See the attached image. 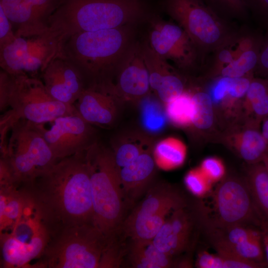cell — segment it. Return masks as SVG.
I'll return each mask as SVG.
<instances>
[{
  "instance_id": "6da1fadb",
  "label": "cell",
  "mask_w": 268,
  "mask_h": 268,
  "mask_svg": "<svg viewBox=\"0 0 268 268\" xmlns=\"http://www.w3.org/2000/svg\"><path fill=\"white\" fill-rule=\"evenodd\" d=\"M86 152L60 159L19 185L51 234L70 226L93 224Z\"/></svg>"
},
{
  "instance_id": "7a4b0ae2",
  "label": "cell",
  "mask_w": 268,
  "mask_h": 268,
  "mask_svg": "<svg viewBox=\"0 0 268 268\" xmlns=\"http://www.w3.org/2000/svg\"><path fill=\"white\" fill-rule=\"evenodd\" d=\"M143 24L80 32L62 41L58 55L72 63L87 87L109 88Z\"/></svg>"
},
{
  "instance_id": "3957f363",
  "label": "cell",
  "mask_w": 268,
  "mask_h": 268,
  "mask_svg": "<svg viewBox=\"0 0 268 268\" xmlns=\"http://www.w3.org/2000/svg\"><path fill=\"white\" fill-rule=\"evenodd\" d=\"M158 11L157 0H61L48 27L62 41L80 32L143 24Z\"/></svg>"
},
{
  "instance_id": "277c9868",
  "label": "cell",
  "mask_w": 268,
  "mask_h": 268,
  "mask_svg": "<svg viewBox=\"0 0 268 268\" xmlns=\"http://www.w3.org/2000/svg\"><path fill=\"white\" fill-rule=\"evenodd\" d=\"M8 108L0 121L10 125L19 119L44 125L60 117L78 114L74 105L54 99L38 77L11 75L1 69L0 110Z\"/></svg>"
},
{
  "instance_id": "5b68a950",
  "label": "cell",
  "mask_w": 268,
  "mask_h": 268,
  "mask_svg": "<svg viewBox=\"0 0 268 268\" xmlns=\"http://www.w3.org/2000/svg\"><path fill=\"white\" fill-rule=\"evenodd\" d=\"M86 155L91 170L93 224L110 241L121 227L125 208L120 168L111 148L99 142Z\"/></svg>"
},
{
  "instance_id": "8992f818",
  "label": "cell",
  "mask_w": 268,
  "mask_h": 268,
  "mask_svg": "<svg viewBox=\"0 0 268 268\" xmlns=\"http://www.w3.org/2000/svg\"><path fill=\"white\" fill-rule=\"evenodd\" d=\"M109 244L92 224L68 227L51 235L39 261L31 268H103Z\"/></svg>"
},
{
  "instance_id": "52a82bcc",
  "label": "cell",
  "mask_w": 268,
  "mask_h": 268,
  "mask_svg": "<svg viewBox=\"0 0 268 268\" xmlns=\"http://www.w3.org/2000/svg\"><path fill=\"white\" fill-rule=\"evenodd\" d=\"M160 10L181 26L207 57L238 31L201 0H158Z\"/></svg>"
},
{
  "instance_id": "ba28073f",
  "label": "cell",
  "mask_w": 268,
  "mask_h": 268,
  "mask_svg": "<svg viewBox=\"0 0 268 268\" xmlns=\"http://www.w3.org/2000/svg\"><path fill=\"white\" fill-rule=\"evenodd\" d=\"M43 125L24 119L11 126L4 158L19 186L57 161L44 135Z\"/></svg>"
},
{
  "instance_id": "9c48e42d",
  "label": "cell",
  "mask_w": 268,
  "mask_h": 268,
  "mask_svg": "<svg viewBox=\"0 0 268 268\" xmlns=\"http://www.w3.org/2000/svg\"><path fill=\"white\" fill-rule=\"evenodd\" d=\"M9 230L0 233L1 266L30 268L29 263L44 252L51 234L29 200L22 216Z\"/></svg>"
},
{
  "instance_id": "30bf717a",
  "label": "cell",
  "mask_w": 268,
  "mask_h": 268,
  "mask_svg": "<svg viewBox=\"0 0 268 268\" xmlns=\"http://www.w3.org/2000/svg\"><path fill=\"white\" fill-rule=\"evenodd\" d=\"M161 13H153L144 23L142 34L150 47L183 73L202 68L207 57L181 26L163 19Z\"/></svg>"
},
{
  "instance_id": "8fae6325",
  "label": "cell",
  "mask_w": 268,
  "mask_h": 268,
  "mask_svg": "<svg viewBox=\"0 0 268 268\" xmlns=\"http://www.w3.org/2000/svg\"><path fill=\"white\" fill-rule=\"evenodd\" d=\"M61 41L48 29L32 36H18L0 48V66L11 75L37 77L58 55Z\"/></svg>"
},
{
  "instance_id": "7c38bea8",
  "label": "cell",
  "mask_w": 268,
  "mask_h": 268,
  "mask_svg": "<svg viewBox=\"0 0 268 268\" xmlns=\"http://www.w3.org/2000/svg\"><path fill=\"white\" fill-rule=\"evenodd\" d=\"M215 219H204L209 225L224 227L234 225H247L255 221L258 211L247 181L235 178L223 180L214 193Z\"/></svg>"
},
{
  "instance_id": "4fadbf2b",
  "label": "cell",
  "mask_w": 268,
  "mask_h": 268,
  "mask_svg": "<svg viewBox=\"0 0 268 268\" xmlns=\"http://www.w3.org/2000/svg\"><path fill=\"white\" fill-rule=\"evenodd\" d=\"M44 135L55 159L85 152L98 142V134L93 125L79 114L59 117Z\"/></svg>"
},
{
  "instance_id": "5bb4252c",
  "label": "cell",
  "mask_w": 268,
  "mask_h": 268,
  "mask_svg": "<svg viewBox=\"0 0 268 268\" xmlns=\"http://www.w3.org/2000/svg\"><path fill=\"white\" fill-rule=\"evenodd\" d=\"M107 91L121 103H137L151 92L142 54L141 34L130 49Z\"/></svg>"
},
{
  "instance_id": "9a60e30c",
  "label": "cell",
  "mask_w": 268,
  "mask_h": 268,
  "mask_svg": "<svg viewBox=\"0 0 268 268\" xmlns=\"http://www.w3.org/2000/svg\"><path fill=\"white\" fill-rule=\"evenodd\" d=\"M41 76L50 94L56 100L69 105H74L87 87L80 71L59 55L45 68Z\"/></svg>"
},
{
  "instance_id": "2e32d148",
  "label": "cell",
  "mask_w": 268,
  "mask_h": 268,
  "mask_svg": "<svg viewBox=\"0 0 268 268\" xmlns=\"http://www.w3.org/2000/svg\"><path fill=\"white\" fill-rule=\"evenodd\" d=\"M121 103L112 94L97 87H87L74 104L78 114L92 125L107 128L117 120Z\"/></svg>"
},
{
  "instance_id": "e0dca14e",
  "label": "cell",
  "mask_w": 268,
  "mask_h": 268,
  "mask_svg": "<svg viewBox=\"0 0 268 268\" xmlns=\"http://www.w3.org/2000/svg\"><path fill=\"white\" fill-rule=\"evenodd\" d=\"M0 7L11 22L16 37L39 35L48 28L50 16L31 0H0Z\"/></svg>"
},
{
  "instance_id": "ac0fdd59",
  "label": "cell",
  "mask_w": 268,
  "mask_h": 268,
  "mask_svg": "<svg viewBox=\"0 0 268 268\" xmlns=\"http://www.w3.org/2000/svg\"><path fill=\"white\" fill-rule=\"evenodd\" d=\"M152 149L143 152L134 162L120 168V178L125 202H134L151 187L157 167Z\"/></svg>"
},
{
  "instance_id": "d6986e66",
  "label": "cell",
  "mask_w": 268,
  "mask_h": 268,
  "mask_svg": "<svg viewBox=\"0 0 268 268\" xmlns=\"http://www.w3.org/2000/svg\"><path fill=\"white\" fill-rule=\"evenodd\" d=\"M187 205L186 199L179 191L168 184L160 183L150 188L145 198L131 214L166 217L171 212Z\"/></svg>"
},
{
  "instance_id": "ffe728a7",
  "label": "cell",
  "mask_w": 268,
  "mask_h": 268,
  "mask_svg": "<svg viewBox=\"0 0 268 268\" xmlns=\"http://www.w3.org/2000/svg\"><path fill=\"white\" fill-rule=\"evenodd\" d=\"M111 142L114 159L120 168L132 163L154 146L149 136L136 133L120 134L114 137Z\"/></svg>"
},
{
  "instance_id": "44dd1931",
  "label": "cell",
  "mask_w": 268,
  "mask_h": 268,
  "mask_svg": "<svg viewBox=\"0 0 268 268\" xmlns=\"http://www.w3.org/2000/svg\"><path fill=\"white\" fill-rule=\"evenodd\" d=\"M0 233L11 228L22 216L27 197L20 187L14 184H0Z\"/></svg>"
},
{
  "instance_id": "7402d4cb",
  "label": "cell",
  "mask_w": 268,
  "mask_h": 268,
  "mask_svg": "<svg viewBox=\"0 0 268 268\" xmlns=\"http://www.w3.org/2000/svg\"><path fill=\"white\" fill-rule=\"evenodd\" d=\"M152 154L156 166L169 171L183 165L186 157V147L180 139L169 137L158 142L153 147Z\"/></svg>"
},
{
  "instance_id": "603a6c76",
  "label": "cell",
  "mask_w": 268,
  "mask_h": 268,
  "mask_svg": "<svg viewBox=\"0 0 268 268\" xmlns=\"http://www.w3.org/2000/svg\"><path fill=\"white\" fill-rule=\"evenodd\" d=\"M130 260L134 268H164L173 265L172 257L157 249L150 242L146 244L132 243Z\"/></svg>"
},
{
  "instance_id": "cb8c5ba5",
  "label": "cell",
  "mask_w": 268,
  "mask_h": 268,
  "mask_svg": "<svg viewBox=\"0 0 268 268\" xmlns=\"http://www.w3.org/2000/svg\"><path fill=\"white\" fill-rule=\"evenodd\" d=\"M247 183L257 211L262 212L268 222V170L264 163L253 164Z\"/></svg>"
},
{
  "instance_id": "d4e9b609",
  "label": "cell",
  "mask_w": 268,
  "mask_h": 268,
  "mask_svg": "<svg viewBox=\"0 0 268 268\" xmlns=\"http://www.w3.org/2000/svg\"><path fill=\"white\" fill-rule=\"evenodd\" d=\"M138 103L141 105L140 120L144 129L149 134H156L161 132L168 120L164 108L161 106L163 103L151 92Z\"/></svg>"
},
{
  "instance_id": "484cf974",
  "label": "cell",
  "mask_w": 268,
  "mask_h": 268,
  "mask_svg": "<svg viewBox=\"0 0 268 268\" xmlns=\"http://www.w3.org/2000/svg\"><path fill=\"white\" fill-rule=\"evenodd\" d=\"M261 239H254L237 244H230L217 240L209 241L219 254L260 263L263 259Z\"/></svg>"
},
{
  "instance_id": "4316f807",
  "label": "cell",
  "mask_w": 268,
  "mask_h": 268,
  "mask_svg": "<svg viewBox=\"0 0 268 268\" xmlns=\"http://www.w3.org/2000/svg\"><path fill=\"white\" fill-rule=\"evenodd\" d=\"M238 151L241 157L249 163L256 164L268 155V143L262 133L248 130L240 137Z\"/></svg>"
},
{
  "instance_id": "83f0119b",
  "label": "cell",
  "mask_w": 268,
  "mask_h": 268,
  "mask_svg": "<svg viewBox=\"0 0 268 268\" xmlns=\"http://www.w3.org/2000/svg\"><path fill=\"white\" fill-rule=\"evenodd\" d=\"M262 42L246 50L220 72V76L240 77L253 74L257 68Z\"/></svg>"
},
{
  "instance_id": "f1b7e54d",
  "label": "cell",
  "mask_w": 268,
  "mask_h": 268,
  "mask_svg": "<svg viewBox=\"0 0 268 268\" xmlns=\"http://www.w3.org/2000/svg\"><path fill=\"white\" fill-rule=\"evenodd\" d=\"M189 242V238L179 236L172 231L167 219L151 242L157 249L172 257L185 250Z\"/></svg>"
},
{
  "instance_id": "f546056e",
  "label": "cell",
  "mask_w": 268,
  "mask_h": 268,
  "mask_svg": "<svg viewBox=\"0 0 268 268\" xmlns=\"http://www.w3.org/2000/svg\"><path fill=\"white\" fill-rule=\"evenodd\" d=\"M222 19L231 22H246L250 13L243 0H201Z\"/></svg>"
},
{
  "instance_id": "4dcf8cb0",
  "label": "cell",
  "mask_w": 268,
  "mask_h": 268,
  "mask_svg": "<svg viewBox=\"0 0 268 268\" xmlns=\"http://www.w3.org/2000/svg\"><path fill=\"white\" fill-rule=\"evenodd\" d=\"M192 94V124L197 128L205 130L213 122L212 101L206 93L198 91Z\"/></svg>"
},
{
  "instance_id": "1f68e13d",
  "label": "cell",
  "mask_w": 268,
  "mask_h": 268,
  "mask_svg": "<svg viewBox=\"0 0 268 268\" xmlns=\"http://www.w3.org/2000/svg\"><path fill=\"white\" fill-rule=\"evenodd\" d=\"M167 119L173 124L181 127L192 124V94L186 91L181 95L164 104Z\"/></svg>"
},
{
  "instance_id": "d6a6232c",
  "label": "cell",
  "mask_w": 268,
  "mask_h": 268,
  "mask_svg": "<svg viewBox=\"0 0 268 268\" xmlns=\"http://www.w3.org/2000/svg\"><path fill=\"white\" fill-rule=\"evenodd\" d=\"M246 100L258 120L268 116V78H254L246 94Z\"/></svg>"
},
{
  "instance_id": "836d02e7",
  "label": "cell",
  "mask_w": 268,
  "mask_h": 268,
  "mask_svg": "<svg viewBox=\"0 0 268 268\" xmlns=\"http://www.w3.org/2000/svg\"><path fill=\"white\" fill-rule=\"evenodd\" d=\"M184 182L189 191L198 197L207 195L210 192L212 185L199 168L189 171L185 177Z\"/></svg>"
},
{
  "instance_id": "e575fe53",
  "label": "cell",
  "mask_w": 268,
  "mask_h": 268,
  "mask_svg": "<svg viewBox=\"0 0 268 268\" xmlns=\"http://www.w3.org/2000/svg\"><path fill=\"white\" fill-rule=\"evenodd\" d=\"M168 219L174 233L190 239L193 223L190 215L185 210V207L173 211Z\"/></svg>"
},
{
  "instance_id": "d590c367",
  "label": "cell",
  "mask_w": 268,
  "mask_h": 268,
  "mask_svg": "<svg viewBox=\"0 0 268 268\" xmlns=\"http://www.w3.org/2000/svg\"><path fill=\"white\" fill-rule=\"evenodd\" d=\"M199 168L212 184L221 180L225 174L223 163L219 159L214 157L205 159Z\"/></svg>"
},
{
  "instance_id": "8d00e7d4",
  "label": "cell",
  "mask_w": 268,
  "mask_h": 268,
  "mask_svg": "<svg viewBox=\"0 0 268 268\" xmlns=\"http://www.w3.org/2000/svg\"><path fill=\"white\" fill-rule=\"evenodd\" d=\"M250 14L266 28L268 24V0H243Z\"/></svg>"
},
{
  "instance_id": "74e56055",
  "label": "cell",
  "mask_w": 268,
  "mask_h": 268,
  "mask_svg": "<svg viewBox=\"0 0 268 268\" xmlns=\"http://www.w3.org/2000/svg\"><path fill=\"white\" fill-rule=\"evenodd\" d=\"M15 38L12 25L0 7V48L11 43Z\"/></svg>"
},
{
  "instance_id": "f35d334b",
  "label": "cell",
  "mask_w": 268,
  "mask_h": 268,
  "mask_svg": "<svg viewBox=\"0 0 268 268\" xmlns=\"http://www.w3.org/2000/svg\"><path fill=\"white\" fill-rule=\"evenodd\" d=\"M196 266L200 268H223V258L217 253L201 251L198 254Z\"/></svg>"
},
{
  "instance_id": "ab89813d",
  "label": "cell",
  "mask_w": 268,
  "mask_h": 268,
  "mask_svg": "<svg viewBox=\"0 0 268 268\" xmlns=\"http://www.w3.org/2000/svg\"><path fill=\"white\" fill-rule=\"evenodd\" d=\"M258 64L256 71L268 78V24L265 28Z\"/></svg>"
},
{
  "instance_id": "60d3db41",
  "label": "cell",
  "mask_w": 268,
  "mask_h": 268,
  "mask_svg": "<svg viewBox=\"0 0 268 268\" xmlns=\"http://www.w3.org/2000/svg\"><path fill=\"white\" fill-rule=\"evenodd\" d=\"M212 86L209 95L213 102L218 103L227 96L229 77L220 76Z\"/></svg>"
},
{
  "instance_id": "b9f144b4",
  "label": "cell",
  "mask_w": 268,
  "mask_h": 268,
  "mask_svg": "<svg viewBox=\"0 0 268 268\" xmlns=\"http://www.w3.org/2000/svg\"><path fill=\"white\" fill-rule=\"evenodd\" d=\"M262 134L268 143V119H266L264 122Z\"/></svg>"
},
{
  "instance_id": "7bdbcfd3",
  "label": "cell",
  "mask_w": 268,
  "mask_h": 268,
  "mask_svg": "<svg viewBox=\"0 0 268 268\" xmlns=\"http://www.w3.org/2000/svg\"><path fill=\"white\" fill-rule=\"evenodd\" d=\"M264 243L265 245L266 252L268 261V235H265L264 237Z\"/></svg>"
},
{
  "instance_id": "ee69618b",
  "label": "cell",
  "mask_w": 268,
  "mask_h": 268,
  "mask_svg": "<svg viewBox=\"0 0 268 268\" xmlns=\"http://www.w3.org/2000/svg\"><path fill=\"white\" fill-rule=\"evenodd\" d=\"M263 162L268 170V155L264 157Z\"/></svg>"
}]
</instances>
